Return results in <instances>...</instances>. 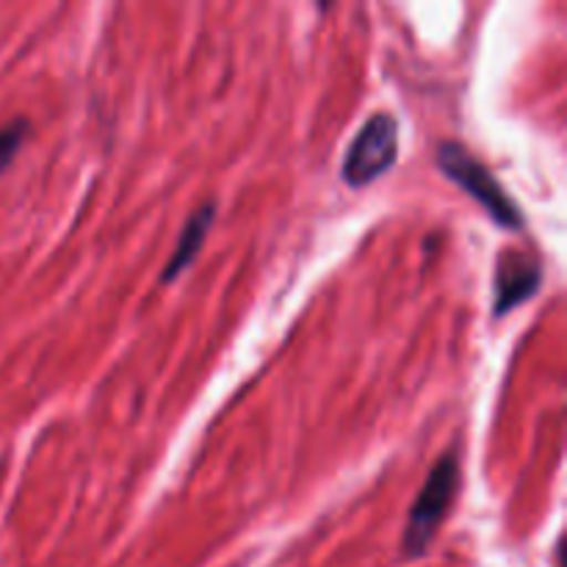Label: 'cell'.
Listing matches in <instances>:
<instances>
[{
  "instance_id": "7a4b0ae2",
  "label": "cell",
  "mask_w": 567,
  "mask_h": 567,
  "mask_svg": "<svg viewBox=\"0 0 567 567\" xmlns=\"http://www.w3.org/2000/svg\"><path fill=\"white\" fill-rule=\"evenodd\" d=\"M437 166H441L449 181H454L465 194H471L493 216L498 227H507V230H520L524 227V214H520L515 199L507 194V188L463 144L443 142L437 147Z\"/></svg>"
},
{
  "instance_id": "6da1fadb",
  "label": "cell",
  "mask_w": 567,
  "mask_h": 567,
  "mask_svg": "<svg viewBox=\"0 0 567 567\" xmlns=\"http://www.w3.org/2000/svg\"><path fill=\"white\" fill-rule=\"evenodd\" d=\"M460 485V460L457 454H443L435 463V468L426 476L424 487L415 496L413 507H410L408 524H404L402 535V551L404 557L419 559L424 557L426 548L435 540L437 529H441L443 518L449 515L454 496H457Z\"/></svg>"
},
{
  "instance_id": "277c9868",
  "label": "cell",
  "mask_w": 567,
  "mask_h": 567,
  "mask_svg": "<svg viewBox=\"0 0 567 567\" xmlns=\"http://www.w3.org/2000/svg\"><path fill=\"white\" fill-rule=\"evenodd\" d=\"M543 269L535 260L524 255L507 252L498 258L496 266V297H493V310L496 316H507L518 305L529 302L540 291Z\"/></svg>"
},
{
  "instance_id": "3957f363",
  "label": "cell",
  "mask_w": 567,
  "mask_h": 567,
  "mask_svg": "<svg viewBox=\"0 0 567 567\" xmlns=\"http://www.w3.org/2000/svg\"><path fill=\"white\" fill-rule=\"evenodd\" d=\"M399 155V122L391 114H374L363 122L343 158L341 177L354 188H363L385 175Z\"/></svg>"
},
{
  "instance_id": "8992f818",
  "label": "cell",
  "mask_w": 567,
  "mask_h": 567,
  "mask_svg": "<svg viewBox=\"0 0 567 567\" xmlns=\"http://www.w3.org/2000/svg\"><path fill=\"white\" fill-rule=\"evenodd\" d=\"M28 131H31V127H28L25 120H14L6 127H0V172L9 169L11 161L17 158L20 147L25 144Z\"/></svg>"
},
{
  "instance_id": "5b68a950",
  "label": "cell",
  "mask_w": 567,
  "mask_h": 567,
  "mask_svg": "<svg viewBox=\"0 0 567 567\" xmlns=\"http://www.w3.org/2000/svg\"><path fill=\"white\" fill-rule=\"evenodd\" d=\"M214 219H216V203L199 205V208L188 216V221L183 225L181 238H177L175 244V252H172V258L166 260L164 271H161V286H169V282H175L183 271L192 269L197 255L203 252V244L205 238H208L210 227H214Z\"/></svg>"
}]
</instances>
